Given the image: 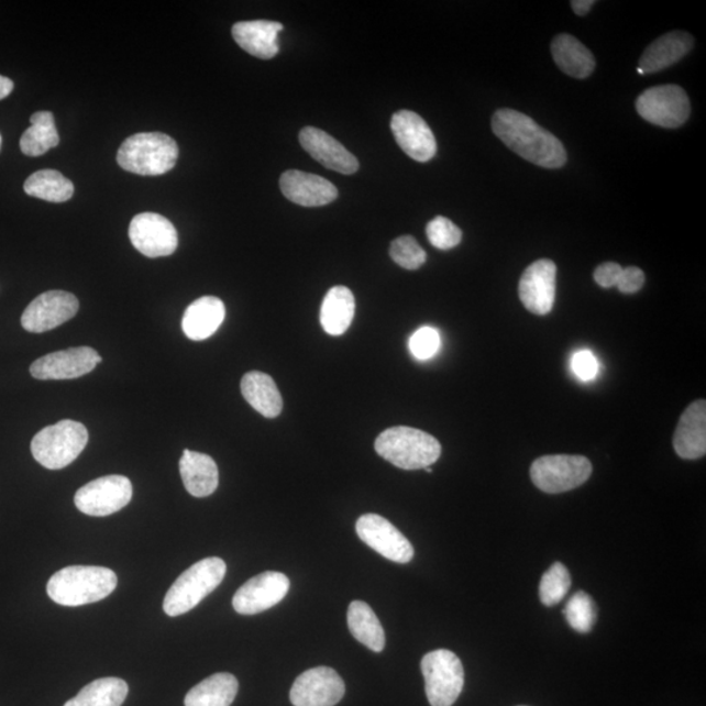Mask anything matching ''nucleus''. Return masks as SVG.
Returning a JSON list of instances; mask_svg holds the SVG:
<instances>
[{
	"instance_id": "nucleus-1",
	"label": "nucleus",
	"mask_w": 706,
	"mask_h": 706,
	"mask_svg": "<svg viewBox=\"0 0 706 706\" xmlns=\"http://www.w3.org/2000/svg\"><path fill=\"white\" fill-rule=\"evenodd\" d=\"M493 130L498 140L525 161L547 169L562 168L566 163L563 143L517 110H497L493 117Z\"/></svg>"
},
{
	"instance_id": "nucleus-2",
	"label": "nucleus",
	"mask_w": 706,
	"mask_h": 706,
	"mask_svg": "<svg viewBox=\"0 0 706 706\" xmlns=\"http://www.w3.org/2000/svg\"><path fill=\"white\" fill-rule=\"evenodd\" d=\"M117 584V574L109 567L71 565L53 574L46 592L55 604L79 607L106 599Z\"/></svg>"
},
{
	"instance_id": "nucleus-3",
	"label": "nucleus",
	"mask_w": 706,
	"mask_h": 706,
	"mask_svg": "<svg viewBox=\"0 0 706 706\" xmlns=\"http://www.w3.org/2000/svg\"><path fill=\"white\" fill-rule=\"evenodd\" d=\"M376 452L401 470L431 467L441 455V444L432 434L410 427L386 429L376 440Z\"/></svg>"
},
{
	"instance_id": "nucleus-4",
	"label": "nucleus",
	"mask_w": 706,
	"mask_h": 706,
	"mask_svg": "<svg viewBox=\"0 0 706 706\" xmlns=\"http://www.w3.org/2000/svg\"><path fill=\"white\" fill-rule=\"evenodd\" d=\"M178 145L163 133H141L128 137L118 151L121 168L140 176H162L175 168Z\"/></svg>"
},
{
	"instance_id": "nucleus-5",
	"label": "nucleus",
	"mask_w": 706,
	"mask_h": 706,
	"mask_svg": "<svg viewBox=\"0 0 706 706\" xmlns=\"http://www.w3.org/2000/svg\"><path fill=\"white\" fill-rule=\"evenodd\" d=\"M225 573L227 564L220 558H207L192 564L166 593L163 605L165 614L176 618L191 611L223 583Z\"/></svg>"
},
{
	"instance_id": "nucleus-6",
	"label": "nucleus",
	"mask_w": 706,
	"mask_h": 706,
	"mask_svg": "<svg viewBox=\"0 0 706 706\" xmlns=\"http://www.w3.org/2000/svg\"><path fill=\"white\" fill-rule=\"evenodd\" d=\"M88 431L74 420H62L34 435L31 444L33 459L48 470L71 465L88 444Z\"/></svg>"
},
{
	"instance_id": "nucleus-7",
	"label": "nucleus",
	"mask_w": 706,
	"mask_h": 706,
	"mask_svg": "<svg viewBox=\"0 0 706 706\" xmlns=\"http://www.w3.org/2000/svg\"><path fill=\"white\" fill-rule=\"evenodd\" d=\"M426 694L432 706H452L460 697L465 684L462 662L446 649L434 650L421 661Z\"/></svg>"
},
{
	"instance_id": "nucleus-8",
	"label": "nucleus",
	"mask_w": 706,
	"mask_h": 706,
	"mask_svg": "<svg viewBox=\"0 0 706 706\" xmlns=\"http://www.w3.org/2000/svg\"><path fill=\"white\" fill-rule=\"evenodd\" d=\"M592 474V462L583 455H544L532 463L530 470L532 483L551 495L583 486Z\"/></svg>"
},
{
	"instance_id": "nucleus-9",
	"label": "nucleus",
	"mask_w": 706,
	"mask_h": 706,
	"mask_svg": "<svg viewBox=\"0 0 706 706\" xmlns=\"http://www.w3.org/2000/svg\"><path fill=\"white\" fill-rule=\"evenodd\" d=\"M636 109L643 120L664 129L681 128L691 114L687 93L674 85L647 89L637 99Z\"/></svg>"
},
{
	"instance_id": "nucleus-10",
	"label": "nucleus",
	"mask_w": 706,
	"mask_h": 706,
	"mask_svg": "<svg viewBox=\"0 0 706 706\" xmlns=\"http://www.w3.org/2000/svg\"><path fill=\"white\" fill-rule=\"evenodd\" d=\"M133 498V484L129 477L108 475L89 482L75 495V505L81 514L107 517L117 514Z\"/></svg>"
},
{
	"instance_id": "nucleus-11",
	"label": "nucleus",
	"mask_w": 706,
	"mask_h": 706,
	"mask_svg": "<svg viewBox=\"0 0 706 706\" xmlns=\"http://www.w3.org/2000/svg\"><path fill=\"white\" fill-rule=\"evenodd\" d=\"M131 244L148 258L168 257L177 251L178 233L175 225L154 212L136 214L129 228Z\"/></svg>"
},
{
	"instance_id": "nucleus-12",
	"label": "nucleus",
	"mask_w": 706,
	"mask_h": 706,
	"mask_svg": "<svg viewBox=\"0 0 706 706\" xmlns=\"http://www.w3.org/2000/svg\"><path fill=\"white\" fill-rule=\"evenodd\" d=\"M79 300L66 290H47L26 307L22 316L24 330L41 334L73 320L78 315Z\"/></svg>"
},
{
	"instance_id": "nucleus-13",
	"label": "nucleus",
	"mask_w": 706,
	"mask_h": 706,
	"mask_svg": "<svg viewBox=\"0 0 706 706\" xmlns=\"http://www.w3.org/2000/svg\"><path fill=\"white\" fill-rule=\"evenodd\" d=\"M356 532L365 544L394 563L407 564L413 559L412 544L384 517L373 514L360 517Z\"/></svg>"
},
{
	"instance_id": "nucleus-14",
	"label": "nucleus",
	"mask_w": 706,
	"mask_h": 706,
	"mask_svg": "<svg viewBox=\"0 0 706 706\" xmlns=\"http://www.w3.org/2000/svg\"><path fill=\"white\" fill-rule=\"evenodd\" d=\"M289 580L279 572H263L242 585L233 597V608L240 615H255L269 610L286 597Z\"/></svg>"
},
{
	"instance_id": "nucleus-15",
	"label": "nucleus",
	"mask_w": 706,
	"mask_h": 706,
	"mask_svg": "<svg viewBox=\"0 0 706 706\" xmlns=\"http://www.w3.org/2000/svg\"><path fill=\"white\" fill-rule=\"evenodd\" d=\"M345 685L335 670L315 668L295 681L289 692L295 706H334L342 701Z\"/></svg>"
},
{
	"instance_id": "nucleus-16",
	"label": "nucleus",
	"mask_w": 706,
	"mask_h": 706,
	"mask_svg": "<svg viewBox=\"0 0 706 706\" xmlns=\"http://www.w3.org/2000/svg\"><path fill=\"white\" fill-rule=\"evenodd\" d=\"M101 356L91 348H75L48 353L31 365L32 377L41 380L73 379L91 373Z\"/></svg>"
},
{
	"instance_id": "nucleus-17",
	"label": "nucleus",
	"mask_w": 706,
	"mask_h": 706,
	"mask_svg": "<svg viewBox=\"0 0 706 706\" xmlns=\"http://www.w3.org/2000/svg\"><path fill=\"white\" fill-rule=\"evenodd\" d=\"M556 265L550 260H539L519 280L518 294L523 307L536 316L549 315L556 297Z\"/></svg>"
},
{
	"instance_id": "nucleus-18",
	"label": "nucleus",
	"mask_w": 706,
	"mask_h": 706,
	"mask_svg": "<svg viewBox=\"0 0 706 706\" xmlns=\"http://www.w3.org/2000/svg\"><path fill=\"white\" fill-rule=\"evenodd\" d=\"M390 126L399 147L415 162L427 163L438 152V143L431 128L423 118L411 110H399L391 117Z\"/></svg>"
},
{
	"instance_id": "nucleus-19",
	"label": "nucleus",
	"mask_w": 706,
	"mask_h": 706,
	"mask_svg": "<svg viewBox=\"0 0 706 706\" xmlns=\"http://www.w3.org/2000/svg\"><path fill=\"white\" fill-rule=\"evenodd\" d=\"M280 189L290 202L302 207H321L334 202L338 189L329 179L301 170H287L280 177Z\"/></svg>"
},
{
	"instance_id": "nucleus-20",
	"label": "nucleus",
	"mask_w": 706,
	"mask_h": 706,
	"mask_svg": "<svg viewBox=\"0 0 706 706\" xmlns=\"http://www.w3.org/2000/svg\"><path fill=\"white\" fill-rule=\"evenodd\" d=\"M300 143L315 161L327 166L328 169L342 173V175H353L358 170L357 158L323 130L302 129Z\"/></svg>"
},
{
	"instance_id": "nucleus-21",
	"label": "nucleus",
	"mask_w": 706,
	"mask_h": 706,
	"mask_svg": "<svg viewBox=\"0 0 706 706\" xmlns=\"http://www.w3.org/2000/svg\"><path fill=\"white\" fill-rule=\"evenodd\" d=\"M674 449L683 460H698L706 453V401L696 400L685 410L674 434Z\"/></svg>"
},
{
	"instance_id": "nucleus-22",
	"label": "nucleus",
	"mask_w": 706,
	"mask_h": 706,
	"mask_svg": "<svg viewBox=\"0 0 706 706\" xmlns=\"http://www.w3.org/2000/svg\"><path fill=\"white\" fill-rule=\"evenodd\" d=\"M283 25L269 20L241 22L232 27V36L241 48L255 58L272 59L279 53L278 34Z\"/></svg>"
},
{
	"instance_id": "nucleus-23",
	"label": "nucleus",
	"mask_w": 706,
	"mask_h": 706,
	"mask_svg": "<svg viewBox=\"0 0 706 706\" xmlns=\"http://www.w3.org/2000/svg\"><path fill=\"white\" fill-rule=\"evenodd\" d=\"M694 43V37L687 32L675 31L664 34L643 52L639 68L643 74L660 73L687 55Z\"/></svg>"
},
{
	"instance_id": "nucleus-24",
	"label": "nucleus",
	"mask_w": 706,
	"mask_h": 706,
	"mask_svg": "<svg viewBox=\"0 0 706 706\" xmlns=\"http://www.w3.org/2000/svg\"><path fill=\"white\" fill-rule=\"evenodd\" d=\"M224 302L213 296L200 297L190 304L183 318V330L191 341H206L224 322Z\"/></svg>"
},
{
	"instance_id": "nucleus-25",
	"label": "nucleus",
	"mask_w": 706,
	"mask_h": 706,
	"mask_svg": "<svg viewBox=\"0 0 706 706\" xmlns=\"http://www.w3.org/2000/svg\"><path fill=\"white\" fill-rule=\"evenodd\" d=\"M179 473L186 490L194 497H207L218 489L219 470L210 455L186 449L179 460Z\"/></svg>"
},
{
	"instance_id": "nucleus-26",
	"label": "nucleus",
	"mask_w": 706,
	"mask_h": 706,
	"mask_svg": "<svg viewBox=\"0 0 706 706\" xmlns=\"http://www.w3.org/2000/svg\"><path fill=\"white\" fill-rule=\"evenodd\" d=\"M242 396L262 417L274 419L283 410L282 394L273 377L262 372H249L241 379Z\"/></svg>"
},
{
	"instance_id": "nucleus-27",
	"label": "nucleus",
	"mask_w": 706,
	"mask_h": 706,
	"mask_svg": "<svg viewBox=\"0 0 706 706\" xmlns=\"http://www.w3.org/2000/svg\"><path fill=\"white\" fill-rule=\"evenodd\" d=\"M551 53L560 70L572 78L586 79L594 71V55L571 34H559L553 38Z\"/></svg>"
},
{
	"instance_id": "nucleus-28",
	"label": "nucleus",
	"mask_w": 706,
	"mask_h": 706,
	"mask_svg": "<svg viewBox=\"0 0 706 706\" xmlns=\"http://www.w3.org/2000/svg\"><path fill=\"white\" fill-rule=\"evenodd\" d=\"M355 296L348 287H332L321 307V324L329 335H343L355 317Z\"/></svg>"
},
{
	"instance_id": "nucleus-29",
	"label": "nucleus",
	"mask_w": 706,
	"mask_h": 706,
	"mask_svg": "<svg viewBox=\"0 0 706 706\" xmlns=\"http://www.w3.org/2000/svg\"><path fill=\"white\" fill-rule=\"evenodd\" d=\"M238 692L239 681L234 675L214 674L189 691L185 706H231Z\"/></svg>"
},
{
	"instance_id": "nucleus-30",
	"label": "nucleus",
	"mask_w": 706,
	"mask_h": 706,
	"mask_svg": "<svg viewBox=\"0 0 706 706\" xmlns=\"http://www.w3.org/2000/svg\"><path fill=\"white\" fill-rule=\"evenodd\" d=\"M350 632L358 642L379 653L385 649V631L375 611L365 602L355 600L349 607Z\"/></svg>"
},
{
	"instance_id": "nucleus-31",
	"label": "nucleus",
	"mask_w": 706,
	"mask_h": 706,
	"mask_svg": "<svg viewBox=\"0 0 706 706\" xmlns=\"http://www.w3.org/2000/svg\"><path fill=\"white\" fill-rule=\"evenodd\" d=\"M129 695V685L120 677H101L86 685L65 706H122Z\"/></svg>"
},
{
	"instance_id": "nucleus-32",
	"label": "nucleus",
	"mask_w": 706,
	"mask_h": 706,
	"mask_svg": "<svg viewBox=\"0 0 706 706\" xmlns=\"http://www.w3.org/2000/svg\"><path fill=\"white\" fill-rule=\"evenodd\" d=\"M31 128L20 140V148L26 156H43L46 152L57 147L59 135L55 126L54 114L52 112H37L31 117Z\"/></svg>"
},
{
	"instance_id": "nucleus-33",
	"label": "nucleus",
	"mask_w": 706,
	"mask_h": 706,
	"mask_svg": "<svg viewBox=\"0 0 706 706\" xmlns=\"http://www.w3.org/2000/svg\"><path fill=\"white\" fill-rule=\"evenodd\" d=\"M74 184L62 173L52 169L38 170L26 179L24 191L30 197L52 203H64L74 196Z\"/></svg>"
},
{
	"instance_id": "nucleus-34",
	"label": "nucleus",
	"mask_w": 706,
	"mask_h": 706,
	"mask_svg": "<svg viewBox=\"0 0 706 706\" xmlns=\"http://www.w3.org/2000/svg\"><path fill=\"white\" fill-rule=\"evenodd\" d=\"M563 613L567 625L580 633L591 632L597 621V607L591 595L584 592L574 594Z\"/></svg>"
},
{
	"instance_id": "nucleus-35",
	"label": "nucleus",
	"mask_w": 706,
	"mask_h": 706,
	"mask_svg": "<svg viewBox=\"0 0 706 706\" xmlns=\"http://www.w3.org/2000/svg\"><path fill=\"white\" fill-rule=\"evenodd\" d=\"M571 585L570 571L562 563H555L543 574L539 586V598L547 607L556 606L565 598Z\"/></svg>"
},
{
	"instance_id": "nucleus-36",
	"label": "nucleus",
	"mask_w": 706,
	"mask_h": 706,
	"mask_svg": "<svg viewBox=\"0 0 706 706\" xmlns=\"http://www.w3.org/2000/svg\"><path fill=\"white\" fill-rule=\"evenodd\" d=\"M390 257L401 268L418 269L424 265L427 253L412 235H401L391 242Z\"/></svg>"
},
{
	"instance_id": "nucleus-37",
	"label": "nucleus",
	"mask_w": 706,
	"mask_h": 706,
	"mask_svg": "<svg viewBox=\"0 0 706 706\" xmlns=\"http://www.w3.org/2000/svg\"><path fill=\"white\" fill-rule=\"evenodd\" d=\"M427 235L429 242L440 251H450V249L459 246L462 241L460 228L452 220L444 217H438L429 221Z\"/></svg>"
},
{
	"instance_id": "nucleus-38",
	"label": "nucleus",
	"mask_w": 706,
	"mask_h": 706,
	"mask_svg": "<svg viewBox=\"0 0 706 706\" xmlns=\"http://www.w3.org/2000/svg\"><path fill=\"white\" fill-rule=\"evenodd\" d=\"M408 348L413 355L421 362L432 358L441 349L440 332L433 328L424 327L415 331L408 342Z\"/></svg>"
},
{
	"instance_id": "nucleus-39",
	"label": "nucleus",
	"mask_w": 706,
	"mask_h": 706,
	"mask_svg": "<svg viewBox=\"0 0 706 706\" xmlns=\"http://www.w3.org/2000/svg\"><path fill=\"white\" fill-rule=\"evenodd\" d=\"M572 369L581 380H593L598 375V360L591 351H578L572 358Z\"/></svg>"
},
{
	"instance_id": "nucleus-40",
	"label": "nucleus",
	"mask_w": 706,
	"mask_h": 706,
	"mask_svg": "<svg viewBox=\"0 0 706 706\" xmlns=\"http://www.w3.org/2000/svg\"><path fill=\"white\" fill-rule=\"evenodd\" d=\"M643 283H646V274H643L641 268L631 266L622 268L616 287H618L621 294L632 295L639 293Z\"/></svg>"
},
{
	"instance_id": "nucleus-41",
	"label": "nucleus",
	"mask_w": 706,
	"mask_h": 706,
	"mask_svg": "<svg viewBox=\"0 0 706 706\" xmlns=\"http://www.w3.org/2000/svg\"><path fill=\"white\" fill-rule=\"evenodd\" d=\"M622 267L618 263L607 262L594 272V280L602 288H613L618 284Z\"/></svg>"
},
{
	"instance_id": "nucleus-42",
	"label": "nucleus",
	"mask_w": 706,
	"mask_h": 706,
	"mask_svg": "<svg viewBox=\"0 0 706 706\" xmlns=\"http://www.w3.org/2000/svg\"><path fill=\"white\" fill-rule=\"evenodd\" d=\"M572 9L578 16H586L595 4L594 0H573Z\"/></svg>"
},
{
	"instance_id": "nucleus-43",
	"label": "nucleus",
	"mask_w": 706,
	"mask_h": 706,
	"mask_svg": "<svg viewBox=\"0 0 706 706\" xmlns=\"http://www.w3.org/2000/svg\"><path fill=\"white\" fill-rule=\"evenodd\" d=\"M13 81L5 76L0 75V100H4L13 91Z\"/></svg>"
},
{
	"instance_id": "nucleus-44",
	"label": "nucleus",
	"mask_w": 706,
	"mask_h": 706,
	"mask_svg": "<svg viewBox=\"0 0 706 706\" xmlns=\"http://www.w3.org/2000/svg\"><path fill=\"white\" fill-rule=\"evenodd\" d=\"M424 470L427 471L428 474H432L433 473V470L431 467H426Z\"/></svg>"
},
{
	"instance_id": "nucleus-45",
	"label": "nucleus",
	"mask_w": 706,
	"mask_h": 706,
	"mask_svg": "<svg viewBox=\"0 0 706 706\" xmlns=\"http://www.w3.org/2000/svg\"><path fill=\"white\" fill-rule=\"evenodd\" d=\"M0 148H2V135H0Z\"/></svg>"
}]
</instances>
